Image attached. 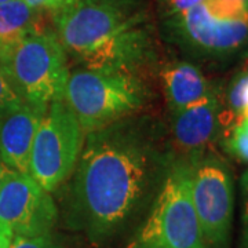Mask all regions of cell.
Wrapping results in <instances>:
<instances>
[{
    "label": "cell",
    "mask_w": 248,
    "mask_h": 248,
    "mask_svg": "<svg viewBox=\"0 0 248 248\" xmlns=\"http://www.w3.org/2000/svg\"><path fill=\"white\" fill-rule=\"evenodd\" d=\"M7 167H6V164L3 163V160L0 159V187H1V184H3V179H4V175H6V172H7Z\"/></svg>",
    "instance_id": "obj_21"
},
{
    "label": "cell",
    "mask_w": 248,
    "mask_h": 248,
    "mask_svg": "<svg viewBox=\"0 0 248 248\" xmlns=\"http://www.w3.org/2000/svg\"><path fill=\"white\" fill-rule=\"evenodd\" d=\"M174 140L184 151L202 149L213 138L219 117V104L213 93L203 99L174 112Z\"/></svg>",
    "instance_id": "obj_11"
},
{
    "label": "cell",
    "mask_w": 248,
    "mask_h": 248,
    "mask_svg": "<svg viewBox=\"0 0 248 248\" xmlns=\"http://www.w3.org/2000/svg\"><path fill=\"white\" fill-rule=\"evenodd\" d=\"M14 234L4 226L0 225V248H10Z\"/></svg>",
    "instance_id": "obj_20"
},
{
    "label": "cell",
    "mask_w": 248,
    "mask_h": 248,
    "mask_svg": "<svg viewBox=\"0 0 248 248\" xmlns=\"http://www.w3.org/2000/svg\"><path fill=\"white\" fill-rule=\"evenodd\" d=\"M43 115L22 98L0 109V159L7 169L28 172L32 143Z\"/></svg>",
    "instance_id": "obj_10"
},
{
    "label": "cell",
    "mask_w": 248,
    "mask_h": 248,
    "mask_svg": "<svg viewBox=\"0 0 248 248\" xmlns=\"http://www.w3.org/2000/svg\"><path fill=\"white\" fill-rule=\"evenodd\" d=\"M4 1H9V0H0V3H4Z\"/></svg>",
    "instance_id": "obj_22"
},
{
    "label": "cell",
    "mask_w": 248,
    "mask_h": 248,
    "mask_svg": "<svg viewBox=\"0 0 248 248\" xmlns=\"http://www.w3.org/2000/svg\"><path fill=\"white\" fill-rule=\"evenodd\" d=\"M241 189V234L239 248H248V170L240 181Z\"/></svg>",
    "instance_id": "obj_17"
},
{
    "label": "cell",
    "mask_w": 248,
    "mask_h": 248,
    "mask_svg": "<svg viewBox=\"0 0 248 248\" xmlns=\"http://www.w3.org/2000/svg\"><path fill=\"white\" fill-rule=\"evenodd\" d=\"M229 151L243 161L248 163V120L241 119L240 123L234 127L231 138L228 141Z\"/></svg>",
    "instance_id": "obj_15"
},
{
    "label": "cell",
    "mask_w": 248,
    "mask_h": 248,
    "mask_svg": "<svg viewBox=\"0 0 248 248\" xmlns=\"http://www.w3.org/2000/svg\"><path fill=\"white\" fill-rule=\"evenodd\" d=\"M204 0H161V7L169 17H174L187 10L193 9Z\"/></svg>",
    "instance_id": "obj_18"
},
{
    "label": "cell",
    "mask_w": 248,
    "mask_h": 248,
    "mask_svg": "<svg viewBox=\"0 0 248 248\" xmlns=\"http://www.w3.org/2000/svg\"><path fill=\"white\" fill-rule=\"evenodd\" d=\"M127 248H207L192 202V161L170 166L146 221Z\"/></svg>",
    "instance_id": "obj_5"
},
{
    "label": "cell",
    "mask_w": 248,
    "mask_h": 248,
    "mask_svg": "<svg viewBox=\"0 0 248 248\" xmlns=\"http://www.w3.org/2000/svg\"><path fill=\"white\" fill-rule=\"evenodd\" d=\"M171 19L182 42L199 53L226 55L248 39V0H204Z\"/></svg>",
    "instance_id": "obj_7"
},
{
    "label": "cell",
    "mask_w": 248,
    "mask_h": 248,
    "mask_svg": "<svg viewBox=\"0 0 248 248\" xmlns=\"http://www.w3.org/2000/svg\"><path fill=\"white\" fill-rule=\"evenodd\" d=\"M229 104L232 109L241 116V119L248 120V72L241 75L232 86Z\"/></svg>",
    "instance_id": "obj_14"
},
{
    "label": "cell",
    "mask_w": 248,
    "mask_h": 248,
    "mask_svg": "<svg viewBox=\"0 0 248 248\" xmlns=\"http://www.w3.org/2000/svg\"><path fill=\"white\" fill-rule=\"evenodd\" d=\"M17 98H19L18 94L16 93V90L13 89L9 78L6 76V73L0 66V109L6 107L11 101L17 99Z\"/></svg>",
    "instance_id": "obj_19"
},
{
    "label": "cell",
    "mask_w": 248,
    "mask_h": 248,
    "mask_svg": "<svg viewBox=\"0 0 248 248\" xmlns=\"http://www.w3.org/2000/svg\"><path fill=\"white\" fill-rule=\"evenodd\" d=\"M10 248H62L50 233L39 236H14Z\"/></svg>",
    "instance_id": "obj_16"
},
{
    "label": "cell",
    "mask_w": 248,
    "mask_h": 248,
    "mask_svg": "<svg viewBox=\"0 0 248 248\" xmlns=\"http://www.w3.org/2000/svg\"><path fill=\"white\" fill-rule=\"evenodd\" d=\"M58 211L50 192L28 172L7 170L0 187V225L14 236L50 233Z\"/></svg>",
    "instance_id": "obj_9"
},
{
    "label": "cell",
    "mask_w": 248,
    "mask_h": 248,
    "mask_svg": "<svg viewBox=\"0 0 248 248\" xmlns=\"http://www.w3.org/2000/svg\"><path fill=\"white\" fill-rule=\"evenodd\" d=\"M65 102L86 133L124 120L146 101V89L133 71L80 68L69 73Z\"/></svg>",
    "instance_id": "obj_4"
},
{
    "label": "cell",
    "mask_w": 248,
    "mask_h": 248,
    "mask_svg": "<svg viewBox=\"0 0 248 248\" xmlns=\"http://www.w3.org/2000/svg\"><path fill=\"white\" fill-rule=\"evenodd\" d=\"M159 156L146 133L117 122L86 133L75 178L73 219L93 241L120 231L148 193Z\"/></svg>",
    "instance_id": "obj_1"
},
{
    "label": "cell",
    "mask_w": 248,
    "mask_h": 248,
    "mask_svg": "<svg viewBox=\"0 0 248 248\" xmlns=\"http://www.w3.org/2000/svg\"><path fill=\"white\" fill-rule=\"evenodd\" d=\"M54 14L58 40L84 68L133 71L151 53L146 14L134 0H72Z\"/></svg>",
    "instance_id": "obj_2"
},
{
    "label": "cell",
    "mask_w": 248,
    "mask_h": 248,
    "mask_svg": "<svg viewBox=\"0 0 248 248\" xmlns=\"http://www.w3.org/2000/svg\"><path fill=\"white\" fill-rule=\"evenodd\" d=\"M37 13L39 11L31 9L24 0L0 3V48L39 29Z\"/></svg>",
    "instance_id": "obj_13"
},
{
    "label": "cell",
    "mask_w": 248,
    "mask_h": 248,
    "mask_svg": "<svg viewBox=\"0 0 248 248\" xmlns=\"http://www.w3.org/2000/svg\"><path fill=\"white\" fill-rule=\"evenodd\" d=\"M84 137V128L65 99L54 101L37 127L28 174L47 192H54L73 174Z\"/></svg>",
    "instance_id": "obj_6"
},
{
    "label": "cell",
    "mask_w": 248,
    "mask_h": 248,
    "mask_svg": "<svg viewBox=\"0 0 248 248\" xmlns=\"http://www.w3.org/2000/svg\"><path fill=\"white\" fill-rule=\"evenodd\" d=\"M161 81L167 104L174 112L203 99L210 93L202 72L187 62L167 66L161 72Z\"/></svg>",
    "instance_id": "obj_12"
},
{
    "label": "cell",
    "mask_w": 248,
    "mask_h": 248,
    "mask_svg": "<svg viewBox=\"0 0 248 248\" xmlns=\"http://www.w3.org/2000/svg\"><path fill=\"white\" fill-rule=\"evenodd\" d=\"M0 66L18 97L42 112L63 99L69 69L55 32L39 28L1 47Z\"/></svg>",
    "instance_id": "obj_3"
},
{
    "label": "cell",
    "mask_w": 248,
    "mask_h": 248,
    "mask_svg": "<svg viewBox=\"0 0 248 248\" xmlns=\"http://www.w3.org/2000/svg\"><path fill=\"white\" fill-rule=\"evenodd\" d=\"M192 202L207 248H226L231 236L234 192L231 171L215 157L192 161Z\"/></svg>",
    "instance_id": "obj_8"
}]
</instances>
